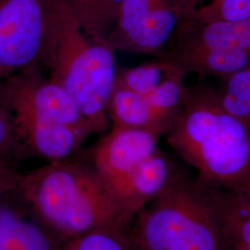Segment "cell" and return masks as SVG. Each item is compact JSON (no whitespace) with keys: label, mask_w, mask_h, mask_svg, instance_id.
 <instances>
[{"label":"cell","mask_w":250,"mask_h":250,"mask_svg":"<svg viewBox=\"0 0 250 250\" xmlns=\"http://www.w3.org/2000/svg\"><path fill=\"white\" fill-rule=\"evenodd\" d=\"M115 51L91 39L81 26L69 0H62L48 77L72 98L94 134L107 131V106L114 88Z\"/></svg>","instance_id":"277c9868"},{"label":"cell","mask_w":250,"mask_h":250,"mask_svg":"<svg viewBox=\"0 0 250 250\" xmlns=\"http://www.w3.org/2000/svg\"><path fill=\"white\" fill-rule=\"evenodd\" d=\"M179 157L206 185L250 192V134L224 108L218 92L188 88L187 99L164 134Z\"/></svg>","instance_id":"7a4b0ae2"},{"label":"cell","mask_w":250,"mask_h":250,"mask_svg":"<svg viewBox=\"0 0 250 250\" xmlns=\"http://www.w3.org/2000/svg\"><path fill=\"white\" fill-rule=\"evenodd\" d=\"M58 244L43 225L17 211L11 228L10 250H56Z\"/></svg>","instance_id":"44dd1931"},{"label":"cell","mask_w":250,"mask_h":250,"mask_svg":"<svg viewBox=\"0 0 250 250\" xmlns=\"http://www.w3.org/2000/svg\"><path fill=\"white\" fill-rule=\"evenodd\" d=\"M56 250H136L126 228H105L60 242Z\"/></svg>","instance_id":"ffe728a7"},{"label":"cell","mask_w":250,"mask_h":250,"mask_svg":"<svg viewBox=\"0 0 250 250\" xmlns=\"http://www.w3.org/2000/svg\"><path fill=\"white\" fill-rule=\"evenodd\" d=\"M23 151L19 144L9 110L0 103V161L9 165V160Z\"/></svg>","instance_id":"7402d4cb"},{"label":"cell","mask_w":250,"mask_h":250,"mask_svg":"<svg viewBox=\"0 0 250 250\" xmlns=\"http://www.w3.org/2000/svg\"><path fill=\"white\" fill-rule=\"evenodd\" d=\"M81 26L94 41L108 45L124 0H69Z\"/></svg>","instance_id":"9a60e30c"},{"label":"cell","mask_w":250,"mask_h":250,"mask_svg":"<svg viewBox=\"0 0 250 250\" xmlns=\"http://www.w3.org/2000/svg\"><path fill=\"white\" fill-rule=\"evenodd\" d=\"M107 111L112 126L147 129L159 134L146 97L114 86L107 102Z\"/></svg>","instance_id":"5bb4252c"},{"label":"cell","mask_w":250,"mask_h":250,"mask_svg":"<svg viewBox=\"0 0 250 250\" xmlns=\"http://www.w3.org/2000/svg\"><path fill=\"white\" fill-rule=\"evenodd\" d=\"M62 0H0V82L47 69Z\"/></svg>","instance_id":"5b68a950"},{"label":"cell","mask_w":250,"mask_h":250,"mask_svg":"<svg viewBox=\"0 0 250 250\" xmlns=\"http://www.w3.org/2000/svg\"><path fill=\"white\" fill-rule=\"evenodd\" d=\"M224 81L223 89L218 92L219 99L250 134V66Z\"/></svg>","instance_id":"d6986e66"},{"label":"cell","mask_w":250,"mask_h":250,"mask_svg":"<svg viewBox=\"0 0 250 250\" xmlns=\"http://www.w3.org/2000/svg\"><path fill=\"white\" fill-rule=\"evenodd\" d=\"M0 103L9 111L23 110L94 134L72 98L41 70L20 72L0 82Z\"/></svg>","instance_id":"52a82bcc"},{"label":"cell","mask_w":250,"mask_h":250,"mask_svg":"<svg viewBox=\"0 0 250 250\" xmlns=\"http://www.w3.org/2000/svg\"><path fill=\"white\" fill-rule=\"evenodd\" d=\"M127 232L136 250H224L205 189L181 169Z\"/></svg>","instance_id":"3957f363"},{"label":"cell","mask_w":250,"mask_h":250,"mask_svg":"<svg viewBox=\"0 0 250 250\" xmlns=\"http://www.w3.org/2000/svg\"><path fill=\"white\" fill-rule=\"evenodd\" d=\"M179 170L159 149L125 177L109 185L130 223L167 188Z\"/></svg>","instance_id":"30bf717a"},{"label":"cell","mask_w":250,"mask_h":250,"mask_svg":"<svg viewBox=\"0 0 250 250\" xmlns=\"http://www.w3.org/2000/svg\"><path fill=\"white\" fill-rule=\"evenodd\" d=\"M20 173L6 162L0 161V198L15 191Z\"/></svg>","instance_id":"603a6c76"},{"label":"cell","mask_w":250,"mask_h":250,"mask_svg":"<svg viewBox=\"0 0 250 250\" xmlns=\"http://www.w3.org/2000/svg\"><path fill=\"white\" fill-rule=\"evenodd\" d=\"M250 18V0H186L184 22L201 23Z\"/></svg>","instance_id":"ac0fdd59"},{"label":"cell","mask_w":250,"mask_h":250,"mask_svg":"<svg viewBox=\"0 0 250 250\" xmlns=\"http://www.w3.org/2000/svg\"><path fill=\"white\" fill-rule=\"evenodd\" d=\"M14 192L59 243L130 224L113 191L92 164L67 159L49 162L20 174Z\"/></svg>","instance_id":"6da1fadb"},{"label":"cell","mask_w":250,"mask_h":250,"mask_svg":"<svg viewBox=\"0 0 250 250\" xmlns=\"http://www.w3.org/2000/svg\"><path fill=\"white\" fill-rule=\"evenodd\" d=\"M186 20V0H124L109 38L114 51L165 53Z\"/></svg>","instance_id":"8992f818"},{"label":"cell","mask_w":250,"mask_h":250,"mask_svg":"<svg viewBox=\"0 0 250 250\" xmlns=\"http://www.w3.org/2000/svg\"><path fill=\"white\" fill-rule=\"evenodd\" d=\"M185 74L179 73L164 81L146 97L151 108L157 131L164 135L187 99L188 87Z\"/></svg>","instance_id":"2e32d148"},{"label":"cell","mask_w":250,"mask_h":250,"mask_svg":"<svg viewBox=\"0 0 250 250\" xmlns=\"http://www.w3.org/2000/svg\"><path fill=\"white\" fill-rule=\"evenodd\" d=\"M9 113L23 151L49 162L68 159L88 138L70 126L27 111L12 110Z\"/></svg>","instance_id":"9c48e42d"},{"label":"cell","mask_w":250,"mask_h":250,"mask_svg":"<svg viewBox=\"0 0 250 250\" xmlns=\"http://www.w3.org/2000/svg\"><path fill=\"white\" fill-rule=\"evenodd\" d=\"M160 137L147 129L112 126L97 144L92 165L109 186L158 151Z\"/></svg>","instance_id":"ba28073f"},{"label":"cell","mask_w":250,"mask_h":250,"mask_svg":"<svg viewBox=\"0 0 250 250\" xmlns=\"http://www.w3.org/2000/svg\"><path fill=\"white\" fill-rule=\"evenodd\" d=\"M159 59L175 65L185 75L196 73L223 80L250 66V52L208 48L202 46H176Z\"/></svg>","instance_id":"7c38bea8"},{"label":"cell","mask_w":250,"mask_h":250,"mask_svg":"<svg viewBox=\"0 0 250 250\" xmlns=\"http://www.w3.org/2000/svg\"><path fill=\"white\" fill-rule=\"evenodd\" d=\"M176 46H202L250 53V18L184 22L168 49Z\"/></svg>","instance_id":"4fadbf2b"},{"label":"cell","mask_w":250,"mask_h":250,"mask_svg":"<svg viewBox=\"0 0 250 250\" xmlns=\"http://www.w3.org/2000/svg\"><path fill=\"white\" fill-rule=\"evenodd\" d=\"M200 183L214 213L224 250H250V192Z\"/></svg>","instance_id":"8fae6325"},{"label":"cell","mask_w":250,"mask_h":250,"mask_svg":"<svg viewBox=\"0 0 250 250\" xmlns=\"http://www.w3.org/2000/svg\"><path fill=\"white\" fill-rule=\"evenodd\" d=\"M179 73L183 72L175 65L166 60L157 58L151 62L118 69L114 86L146 97L164 81Z\"/></svg>","instance_id":"e0dca14e"}]
</instances>
